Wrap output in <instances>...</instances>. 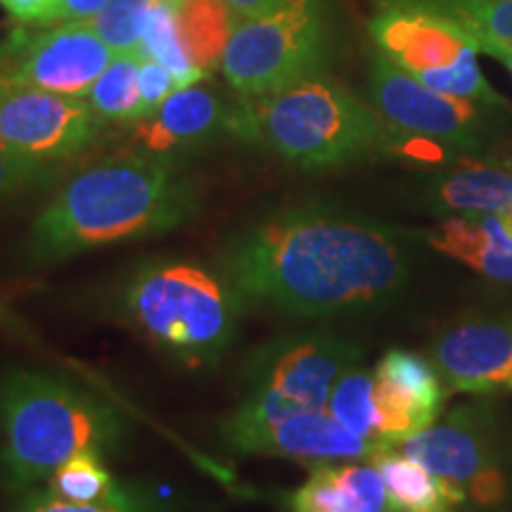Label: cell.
I'll list each match as a JSON object with an SVG mask.
<instances>
[{
	"label": "cell",
	"instance_id": "6da1fadb",
	"mask_svg": "<svg viewBox=\"0 0 512 512\" xmlns=\"http://www.w3.org/2000/svg\"><path fill=\"white\" fill-rule=\"evenodd\" d=\"M216 271L245 306L330 318L394 299L411 264L396 230L323 204H299L230 238Z\"/></svg>",
	"mask_w": 512,
	"mask_h": 512
},
{
	"label": "cell",
	"instance_id": "7a4b0ae2",
	"mask_svg": "<svg viewBox=\"0 0 512 512\" xmlns=\"http://www.w3.org/2000/svg\"><path fill=\"white\" fill-rule=\"evenodd\" d=\"M197 211V185L176 157L128 152L69 178L38 211L27 256L48 266L91 249L164 235Z\"/></svg>",
	"mask_w": 512,
	"mask_h": 512
},
{
	"label": "cell",
	"instance_id": "3957f363",
	"mask_svg": "<svg viewBox=\"0 0 512 512\" xmlns=\"http://www.w3.org/2000/svg\"><path fill=\"white\" fill-rule=\"evenodd\" d=\"M128 418L114 403L43 370L0 377V477L27 491L76 456H102L126 437Z\"/></svg>",
	"mask_w": 512,
	"mask_h": 512
},
{
	"label": "cell",
	"instance_id": "277c9868",
	"mask_svg": "<svg viewBox=\"0 0 512 512\" xmlns=\"http://www.w3.org/2000/svg\"><path fill=\"white\" fill-rule=\"evenodd\" d=\"M302 169L366 159L394 143L377 110L325 74L261 98H245L242 136Z\"/></svg>",
	"mask_w": 512,
	"mask_h": 512
},
{
	"label": "cell",
	"instance_id": "5b68a950",
	"mask_svg": "<svg viewBox=\"0 0 512 512\" xmlns=\"http://www.w3.org/2000/svg\"><path fill=\"white\" fill-rule=\"evenodd\" d=\"M242 309L219 271L190 261H147L119 290V311L128 323L192 368L216 366L226 356Z\"/></svg>",
	"mask_w": 512,
	"mask_h": 512
},
{
	"label": "cell",
	"instance_id": "8992f818",
	"mask_svg": "<svg viewBox=\"0 0 512 512\" xmlns=\"http://www.w3.org/2000/svg\"><path fill=\"white\" fill-rule=\"evenodd\" d=\"M377 50L432 91L484 105L503 98L484 79L467 31L422 0H377L370 19Z\"/></svg>",
	"mask_w": 512,
	"mask_h": 512
},
{
	"label": "cell",
	"instance_id": "52a82bcc",
	"mask_svg": "<svg viewBox=\"0 0 512 512\" xmlns=\"http://www.w3.org/2000/svg\"><path fill=\"white\" fill-rule=\"evenodd\" d=\"M328 60L323 0H299L273 15L240 19L219 69L240 98H261L320 76Z\"/></svg>",
	"mask_w": 512,
	"mask_h": 512
},
{
	"label": "cell",
	"instance_id": "ba28073f",
	"mask_svg": "<svg viewBox=\"0 0 512 512\" xmlns=\"http://www.w3.org/2000/svg\"><path fill=\"white\" fill-rule=\"evenodd\" d=\"M491 415L484 406H458L437 425L377 441L403 456L418 460L432 472L456 505H496L505 496V477L498 458Z\"/></svg>",
	"mask_w": 512,
	"mask_h": 512
},
{
	"label": "cell",
	"instance_id": "9c48e42d",
	"mask_svg": "<svg viewBox=\"0 0 512 512\" xmlns=\"http://www.w3.org/2000/svg\"><path fill=\"white\" fill-rule=\"evenodd\" d=\"M112 57L93 24H17L0 38V81L86 98Z\"/></svg>",
	"mask_w": 512,
	"mask_h": 512
},
{
	"label": "cell",
	"instance_id": "30bf717a",
	"mask_svg": "<svg viewBox=\"0 0 512 512\" xmlns=\"http://www.w3.org/2000/svg\"><path fill=\"white\" fill-rule=\"evenodd\" d=\"M102 121L86 98L0 81V147L15 155L62 164L100 140Z\"/></svg>",
	"mask_w": 512,
	"mask_h": 512
},
{
	"label": "cell",
	"instance_id": "8fae6325",
	"mask_svg": "<svg viewBox=\"0 0 512 512\" xmlns=\"http://www.w3.org/2000/svg\"><path fill=\"white\" fill-rule=\"evenodd\" d=\"M361 351L330 332H294L256 347L242 366L247 389L278 392L302 408H325L335 382Z\"/></svg>",
	"mask_w": 512,
	"mask_h": 512
},
{
	"label": "cell",
	"instance_id": "7c38bea8",
	"mask_svg": "<svg viewBox=\"0 0 512 512\" xmlns=\"http://www.w3.org/2000/svg\"><path fill=\"white\" fill-rule=\"evenodd\" d=\"M368 88L377 114L396 136L453 147H477L482 140V112L475 102L422 86L380 50L370 60Z\"/></svg>",
	"mask_w": 512,
	"mask_h": 512
},
{
	"label": "cell",
	"instance_id": "4fadbf2b",
	"mask_svg": "<svg viewBox=\"0 0 512 512\" xmlns=\"http://www.w3.org/2000/svg\"><path fill=\"white\" fill-rule=\"evenodd\" d=\"M221 437L235 453L287 458L309 465L370 460L377 451L375 441L351 432L328 408H299L252 425L221 422Z\"/></svg>",
	"mask_w": 512,
	"mask_h": 512
},
{
	"label": "cell",
	"instance_id": "5bb4252c",
	"mask_svg": "<svg viewBox=\"0 0 512 512\" xmlns=\"http://www.w3.org/2000/svg\"><path fill=\"white\" fill-rule=\"evenodd\" d=\"M242 114L245 98L238 93L235 98H228L221 88L197 81L192 86L176 88L155 114L133 126V136L145 152L176 157L223 138L240 140Z\"/></svg>",
	"mask_w": 512,
	"mask_h": 512
},
{
	"label": "cell",
	"instance_id": "9a60e30c",
	"mask_svg": "<svg viewBox=\"0 0 512 512\" xmlns=\"http://www.w3.org/2000/svg\"><path fill=\"white\" fill-rule=\"evenodd\" d=\"M448 392L491 394L512 389V323H470L444 332L432 347Z\"/></svg>",
	"mask_w": 512,
	"mask_h": 512
},
{
	"label": "cell",
	"instance_id": "2e32d148",
	"mask_svg": "<svg viewBox=\"0 0 512 512\" xmlns=\"http://www.w3.org/2000/svg\"><path fill=\"white\" fill-rule=\"evenodd\" d=\"M446 387L439 370L406 349H392L375 368V403L382 439H399L437 422Z\"/></svg>",
	"mask_w": 512,
	"mask_h": 512
},
{
	"label": "cell",
	"instance_id": "e0dca14e",
	"mask_svg": "<svg viewBox=\"0 0 512 512\" xmlns=\"http://www.w3.org/2000/svg\"><path fill=\"white\" fill-rule=\"evenodd\" d=\"M285 505L290 512H387V489L373 463H325L313 465Z\"/></svg>",
	"mask_w": 512,
	"mask_h": 512
},
{
	"label": "cell",
	"instance_id": "ac0fdd59",
	"mask_svg": "<svg viewBox=\"0 0 512 512\" xmlns=\"http://www.w3.org/2000/svg\"><path fill=\"white\" fill-rule=\"evenodd\" d=\"M430 245L489 278L512 283V216H456L434 230Z\"/></svg>",
	"mask_w": 512,
	"mask_h": 512
},
{
	"label": "cell",
	"instance_id": "d6986e66",
	"mask_svg": "<svg viewBox=\"0 0 512 512\" xmlns=\"http://www.w3.org/2000/svg\"><path fill=\"white\" fill-rule=\"evenodd\" d=\"M368 463L375 465L387 489V512H453L456 508L446 486L418 460L377 444Z\"/></svg>",
	"mask_w": 512,
	"mask_h": 512
},
{
	"label": "cell",
	"instance_id": "ffe728a7",
	"mask_svg": "<svg viewBox=\"0 0 512 512\" xmlns=\"http://www.w3.org/2000/svg\"><path fill=\"white\" fill-rule=\"evenodd\" d=\"M176 22L190 62L209 76L221 67V57L240 17L226 0H183L176 5Z\"/></svg>",
	"mask_w": 512,
	"mask_h": 512
},
{
	"label": "cell",
	"instance_id": "44dd1931",
	"mask_svg": "<svg viewBox=\"0 0 512 512\" xmlns=\"http://www.w3.org/2000/svg\"><path fill=\"white\" fill-rule=\"evenodd\" d=\"M434 197L460 214L512 216V174L494 166H465L441 178Z\"/></svg>",
	"mask_w": 512,
	"mask_h": 512
},
{
	"label": "cell",
	"instance_id": "7402d4cb",
	"mask_svg": "<svg viewBox=\"0 0 512 512\" xmlns=\"http://www.w3.org/2000/svg\"><path fill=\"white\" fill-rule=\"evenodd\" d=\"M138 74L140 57L136 53H121L114 55L105 72L98 76L86 93V102L102 124L138 126L143 121Z\"/></svg>",
	"mask_w": 512,
	"mask_h": 512
},
{
	"label": "cell",
	"instance_id": "603a6c76",
	"mask_svg": "<svg viewBox=\"0 0 512 512\" xmlns=\"http://www.w3.org/2000/svg\"><path fill=\"white\" fill-rule=\"evenodd\" d=\"M138 57H150V60H155L169 69L174 74L178 88L192 86V83L207 79L190 62L188 53H185L181 31H178L176 22V5L162 3V0H152L150 10H147L143 19Z\"/></svg>",
	"mask_w": 512,
	"mask_h": 512
},
{
	"label": "cell",
	"instance_id": "cb8c5ba5",
	"mask_svg": "<svg viewBox=\"0 0 512 512\" xmlns=\"http://www.w3.org/2000/svg\"><path fill=\"white\" fill-rule=\"evenodd\" d=\"M325 408L351 432L375 444L382 439L380 413L375 403V375L368 370L356 366L339 377Z\"/></svg>",
	"mask_w": 512,
	"mask_h": 512
},
{
	"label": "cell",
	"instance_id": "d4e9b609",
	"mask_svg": "<svg viewBox=\"0 0 512 512\" xmlns=\"http://www.w3.org/2000/svg\"><path fill=\"white\" fill-rule=\"evenodd\" d=\"M100 458L102 456L86 453V456L67 460L53 472L48 489L74 503H98L119 494L124 484L112 477Z\"/></svg>",
	"mask_w": 512,
	"mask_h": 512
},
{
	"label": "cell",
	"instance_id": "484cf974",
	"mask_svg": "<svg viewBox=\"0 0 512 512\" xmlns=\"http://www.w3.org/2000/svg\"><path fill=\"white\" fill-rule=\"evenodd\" d=\"M444 12L467 31V36L496 38L512 43V0H422Z\"/></svg>",
	"mask_w": 512,
	"mask_h": 512
},
{
	"label": "cell",
	"instance_id": "4316f807",
	"mask_svg": "<svg viewBox=\"0 0 512 512\" xmlns=\"http://www.w3.org/2000/svg\"><path fill=\"white\" fill-rule=\"evenodd\" d=\"M152 0H105L93 27L114 55L136 53L140 46V29Z\"/></svg>",
	"mask_w": 512,
	"mask_h": 512
},
{
	"label": "cell",
	"instance_id": "83f0119b",
	"mask_svg": "<svg viewBox=\"0 0 512 512\" xmlns=\"http://www.w3.org/2000/svg\"><path fill=\"white\" fill-rule=\"evenodd\" d=\"M15 512H159L150 496L140 494L131 486H121L119 494L98 503H74L57 496L55 491H34L19 503Z\"/></svg>",
	"mask_w": 512,
	"mask_h": 512
},
{
	"label": "cell",
	"instance_id": "f1b7e54d",
	"mask_svg": "<svg viewBox=\"0 0 512 512\" xmlns=\"http://www.w3.org/2000/svg\"><path fill=\"white\" fill-rule=\"evenodd\" d=\"M60 174V164L15 155L0 147V202L15 200L24 192L43 188Z\"/></svg>",
	"mask_w": 512,
	"mask_h": 512
},
{
	"label": "cell",
	"instance_id": "f546056e",
	"mask_svg": "<svg viewBox=\"0 0 512 512\" xmlns=\"http://www.w3.org/2000/svg\"><path fill=\"white\" fill-rule=\"evenodd\" d=\"M138 86H140V102H143V119L157 112V107L176 91L178 83L174 74L162 64L150 60V57H140V74H138Z\"/></svg>",
	"mask_w": 512,
	"mask_h": 512
},
{
	"label": "cell",
	"instance_id": "4dcf8cb0",
	"mask_svg": "<svg viewBox=\"0 0 512 512\" xmlns=\"http://www.w3.org/2000/svg\"><path fill=\"white\" fill-rule=\"evenodd\" d=\"M60 0H0V8L17 24H50Z\"/></svg>",
	"mask_w": 512,
	"mask_h": 512
},
{
	"label": "cell",
	"instance_id": "1f68e13d",
	"mask_svg": "<svg viewBox=\"0 0 512 512\" xmlns=\"http://www.w3.org/2000/svg\"><path fill=\"white\" fill-rule=\"evenodd\" d=\"M105 0H60L53 12L50 24L72 22V24H93Z\"/></svg>",
	"mask_w": 512,
	"mask_h": 512
},
{
	"label": "cell",
	"instance_id": "d6a6232c",
	"mask_svg": "<svg viewBox=\"0 0 512 512\" xmlns=\"http://www.w3.org/2000/svg\"><path fill=\"white\" fill-rule=\"evenodd\" d=\"M226 3L240 19H254L290 8V5L299 3V0H226Z\"/></svg>",
	"mask_w": 512,
	"mask_h": 512
},
{
	"label": "cell",
	"instance_id": "836d02e7",
	"mask_svg": "<svg viewBox=\"0 0 512 512\" xmlns=\"http://www.w3.org/2000/svg\"><path fill=\"white\" fill-rule=\"evenodd\" d=\"M0 332L12 339H22V342L27 344H36V337L29 325L24 323V320L12 311V306H8L5 302H0Z\"/></svg>",
	"mask_w": 512,
	"mask_h": 512
},
{
	"label": "cell",
	"instance_id": "e575fe53",
	"mask_svg": "<svg viewBox=\"0 0 512 512\" xmlns=\"http://www.w3.org/2000/svg\"><path fill=\"white\" fill-rule=\"evenodd\" d=\"M470 41H472V46L477 48V53L491 55V57H494V60L501 62L503 67L512 74V43L496 41V38H486V36L470 38Z\"/></svg>",
	"mask_w": 512,
	"mask_h": 512
},
{
	"label": "cell",
	"instance_id": "d590c367",
	"mask_svg": "<svg viewBox=\"0 0 512 512\" xmlns=\"http://www.w3.org/2000/svg\"><path fill=\"white\" fill-rule=\"evenodd\" d=\"M162 3H169V5H178V3H183V0H162Z\"/></svg>",
	"mask_w": 512,
	"mask_h": 512
}]
</instances>
